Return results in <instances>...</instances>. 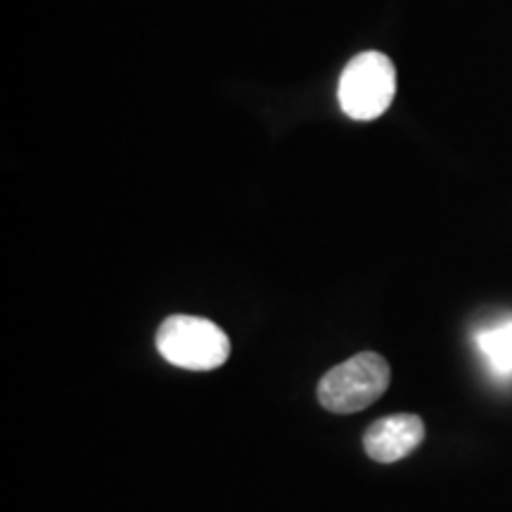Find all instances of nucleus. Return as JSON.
<instances>
[{
    "label": "nucleus",
    "instance_id": "obj_4",
    "mask_svg": "<svg viewBox=\"0 0 512 512\" xmlns=\"http://www.w3.org/2000/svg\"><path fill=\"white\" fill-rule=\"evenodd\" d=\"M425 439V422L413 413H396L375 420L363 437V448L377 463H396L406 458Z\"/></svg>",
    "mask_w": 512,
    "mask_h": 512
},
{
    "label": "nucleus",
    "instance_id": "obj_2",
    "mask_svg": "<svg viewBox=\"0 0 512 512\" xmlns=\"http://www.w3.org/2000/svg\"><path fill=\"white\" fill-rule=\"evenodd\" d=\"M157 351L176 368L214 370L228 361L230 339L211 320L178 313L159 325Z\"/></svg>",
    "mask_w": 512,
    "mask_h": 512
},
{
    "label": "nucleus",
    "instance_id": "obj_5",
    "mask_svg": "<svg viewBox=\"0 0 512 512\" xmlns=\"http://www.w3.org/2000/svg\"><path fill=\"white\" fill-rule=\"evenodd\" d=\"M475 344L496 380H512V316H503L479 328Z\"/></svg>",
    "mask_w": 512,
    "mask_h": 512
},
{
    "label": "nucleus",
    "instance_id": "obj_1",
    "mask_svg": "<svg viewBox=\"0 0 512 512\" xmlns=\"http://www.w3.org/2000/svg\"><path fill=\"white\" fill-rule=\"evenodd\" d=\"M389 382L392 368L387 358L375 351H363L323 375L318 384V401L325 411L335 415L358 413L382 399Z\"/></svg>",
    "mask_w": 512,
    "mask_h": 512
},
{
    "label": "nucleus",
    "instance_id": "obj_3",
    "mask_svg": "<svg viewBox=\"0 0 512 512\" xmlns=\"http://www.w3.org/2000/svg\"><path fill=\"white\" fill-rule=\"evenodd\" d=\"M396 95V67L384 53L356 55L339 76L337 98L342 112L356 121L382 117Z\"/></svg>",
    "mask_w": 512,
    "mask_h": 512
}]
</instances>
